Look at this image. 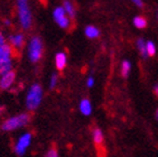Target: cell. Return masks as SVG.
I'll return each instance as SVG.
<instances>
[{
  "label": "cell",
  "instance_id": "cell-1",
  "mask_svg": "<svg viewBox=\"0 0 158 157\" xmlns=\"http://www.w3.org/2000/svg\"><path fill=\"white\" fill-rule=\"evenodd\" d=\"M17 9H18L21 27L26 30L29 29L31 27V24H33V17H31V12L27 1H24V0L17 1Z\"/></svg>",
  "mask_w": 158,
  "mask_h": 157
},
{
  "label": "cell",
  "instance_id": "cell-2",
  "mask_svg": "<svg viewBox=\"0 0 158 157\" xmlns=\"http://www.w3.org/2000/svg\"><path fill=\"white\" fill-rule=\"evenodd\" d=\"M43 98V89L40 84H33L26 97V107L29 110H35L40 104Z\"/></svg>",
  "mask_w": 158,
  "mask_h": 157
},
{
  "label": "cell",
  "instance_id": "cell-3",
  "mask_svg": "<svg viewBox=\"0 0 158 157\" xmlns=\"http://www.w3.org/2000/svg\"><path fill=\"white\" fill-rule=\"evenodd\" d=\"M29 120H31L29 113H20V115L9 118L8 120L5 121L1 126V129L5 130V131H11V130H15L17 128L26 126L29 122Z\"/></svg>",
  "mask_w": 158,
  "mask_h": 157
},
{
  "label": "cell",
  "instance_id": "cell-4",
  "mask_svg": "<svg viewBox=\"0 0 158 157\" xmlns=\"http://www.w3.org/2000/svg\"><path fill=\"white\" fill-rule=\"evenodd\" d=\"M43 55V43L40 37H33L29 43L28 49V56L33 63H36L40 60Z\"/></svg>",
  "mask_w": 158,
  "mask_h": 157
},
{
  "label": "cell",
  "instance_id": "cell-5",
  "mask_svg": "<svg viewBox=\"0 0 158 157\" xmlns=\"http://www.w3.org/2000/svg\"><path fill=\"white\" fill-rule=\"evenodd\" d=\"M31 133H27V134H24L20 138L17 140L15 145V153L18 156H23L25 154V151L26 149L28 148V146L31 145Z\"/></svg>",
  "mask_w": 158,
  "mask_h": 157
},
{
  "label": "cell",
  "instance_id": "cell-6",
  "mask_svg": "<svg viewBox=\"0 0 158 157\" xmlns=\"http://www.w3.org/2000/svg\"><path fill=\"white\" fill-rule=\"evenodd\" d=\"M55 21L57 23V25L62 28H69L70 26V19L66 16V12L64 10L63 7H56L53 12Z\"/></svg>",
  "mask_w": 158,
  "mask_h": 157
},
{
  "label": "cell",
  "instance_id": "cell-7",
  "mask_svg": "<svg viewBox=\"0 0 158 157\" xmlns=\"http://www.w3.org/2000/svg\"><path fill=\"white\" fill-rule=\"evenodd\" d=\"M15 78H16V73L14 72V71L2 75L1 78H0V89H1V90L9 89L12 85V83L15 82Z\"/></svg>",
  "mask_w": 158,
  "mask_h": 157
},
{
  "label": "cell",
  "instance_id": "cell-8",
  "mask_svg": "<svg viewBox=\"0 0 158 157\" xmlns=\"http://www.w3.org/2000/svg\"><path fill=\"white\" fill-rule=\"evenodd\" d=\"M11 56H12V49L11 46L9 45H5L0 49V65L3 63H7L11 61Z\"/></svg>",
  "mask_w": 158,
  "mask_h": 157
},
{
  "label": "cell",
  "instance_id": "cell-9",
  "mask_svg": "<svg viewBox=\"0 0 158 157\" xmlns=\"http://www.w3.org/2000/svg\"><path fill=\"white\" fill-rule=\"evenodd\" d=\"M66 63H67V57H66V54L61 52V53H57L56 56H55V65H56V69L58 71H63L66 66Z\"/></svg>",
  "mask_w": 158,
  "mask_h": 157
},
{
  "label": "cell",
  "instance_id": "cell-10",
  "mask_svg": "<svg viewBox=\"0 0 158 157\" xmlns=\"http://www.w3.org/2000/svg\"><path fill=\"white\" fill-rule=\"evenodd\" d=\"M9 42L12 47H15V49H21V47L24 46V42H25L24 35H23V34L11 35V36L9 37Z\"/></svg>",
  "mask_w": 158,
  "mask_h": 157
},
{
  "label": "cell",
  "instance_id": "cell-11",
  "mask_svg": "<svg viewBox=\"0 0 158 157\" xmlns=\"http://www.w3.org/2000/svg\"><path fill=\"white\" fill-rule=\"evenodd\" d=\"M92 136H93V140H94V144H95V146H97V149L102 147L104 138H103V134H102L100 128H94Z\"/></svg>",
  "mask_w": 158,
  "mask_h": 157
},
{
  "label": "cell",
  "instance_id": "cell-12",
  "mask_svg": "<svg viewBox=\"0 0 158 157\" xmlns=\"http://www.w3.org/2000/svg\"><path fill=\"white\" fill-rule=\"evenodd\" d=\"M80 111L82 112V115L84 116H90L92 111V106L91 102L89 99H83L80 102Z\"/></svg>",
  "mask_w": 158,
  "mask_h": 157
},
{
  "label": "cell",
  "instance_id": "cell-13",
  "mask_svg": "<svg viewBox=\"0 0 158 157\" xmlns=\"http://www.w3.org/2000/svg\"><path fill=\"white\" fill-rule=\"evenodd\" d=\"M63 8L67 15L70 16V18H75V8H74L73 3L71 2V1H64Z\"/></svg>",
  "mask_w": 158,
  "mask_h": 157
},
{
  "label": "cell",
  "instance_id": "cell-14",
  "mask_svg": "<svg viewBox=\"0 0 158 157\" xmlns=\"http://www.w3.org/2000/svg\"><path fill=\"white\" fill-rule=\"evenodd\" d=\"M85 35L89 38H97L100 36V30L94 26H88L85 28Z\"/></svg>",
  "mask_w": 158,
  "mask_h": 157
},
{
  "label": "cell",
  "instance_id": "cell-15",
  "mask_svg": "<svg viewBox=\"0 0 158 157\" xmlns=\"http://www.w3.org/2000/svg\"><path fill=\"white\" fill-rule=\"evenodd\" d=\"M134 25L139 29H143L147 26V20L143 16H136L134 18Z\"/></svg>",
  "mask_w": 158,
  "mask_h": 157
},
{
  "label": "cell",
  "instance_id": "cell-16",
  "mask_svg": "<svg viewBox=\"0 0 158 157\" xmlns=\"http://www.w3.org/2000/svg\"><path fill=\"white\" fill-rule=\"evenodd\" d=\"M137 46H138V49H139L140 54L143 56V58H146L148 55H147V49H146V43L143 40V38H139L137 40Z\"/></svg>",
  "mask_w": 158,
  "mask_h": 157
},
{
  "label": "cell",
  "instance_id": "cell-17",
  "mask_svg": "<svg viewBox=\"0 0 158 157\" xmlns=\"http://www.w3.org/2000/svg\"><path fill=\"white\" fill-rule=\"evenodd\" d=\"M130 70H131V64L129 61H123L122 62V65H121V75L123 78H128L129 75V73H130Z\"/></svg>",
  "mask_w": 158,
  "mask_h": 157
},
{
  "label": "cell",
  "instance_id": "cell-18",
  "mask_svg": "<svg viewBox=\"0 0 158 157\" xmlns=\"http://www.w3.org/2000/svg\"><path fill=\"white\" fill-rule=\"evenodd\" d=\"M12 71V62L9 61V62H7V63H3L0 65V75L2 76L7 73H9Z\"/></svg>",
  "mask_w": 158,
  "mask_h": 157
},
{
  "label": "cell",
  "instance_id": "cell-19",
  "mask_svg": "<svg viewBox=\"0 0 158 157\" xmlns=\"http://www.w3.org/2000/svg\"><path fill=\"white\" fill-rule=\"evenodd\" d=\"M146 49H147V55H149V56H154L156 54V46L152 42L146 43Z\"/></svg>",
  "mask_w": 158,
  "mask_h": 157
},
{
  "label": "cell",
  "instance_id": "cell-20",
  "mask_svg": "<svg viewBox=\"0 0 158 157\" xmlns=\"http://www.w3.org/2000/svg\"><path fill=\"white\" fill-rule=\"evenodd\" d=\"M45 157H58L57 149H56L55 147H52L48 151H47V153H46Z\"/></svg>",
  "mask_w": 158,
  "mask_h": 157
},
{
  "label": "cell",
  "instance_id": "cell-21",
  "mask_svg": "<svg viewBox=\"0 0 158 157\" xmlns=\"http://www.w3.org/2000/svg\"><path fill=\"white\" fill-rule=\"evenodd\" d=\"M56 83H57V75H56V74H53L52 78H51V82H49V88L54 89Z\"/></svg>",
  "mask_w": 158,
  "mask_h": 157
},
{
  "label": "cell",
  "instance_id": "cell-22",
  "mask_svg": "<svg viewBox=\"0 0 158 157\" xmlns=\"http://www.w3.org/2000/svg\"><path fill=\"white\" fill-rule=\"evenodd\" d=\"M5 45H6V38H5V36L2 35V33L0 32V49Z\"/></svg>",
  "mask_w": 158,
  "mask_h": 157
},
{
  "label": "cell",
  "instance_id": "cell-23",
  "mask_svg": "<svg viewBox=\"0 0 158 157\" xmlns=\"http://www.w3.org/2000/svg\"><path fill=\"white\" fill-rule=\"evenodd\" d=\"M86 83H88L89 88H92V87H93V84H94V80H93V78H89L88 81H86Z\"/></svg>",
  "mask_w": 158,
  "mask_h": 157
},
{
  "label": "cell",
  "instance_id": "cell-24",
  "mask_svg": "<svg viewBox=\"0 0 158 157\" xmlns=\"http://www.w3.org/2000/svg\"><path fill=\"white\" fill-rule=\"evenodd\" d=\"M134 3L137 7H139V8H143V1H140V0H134Z\"/></svg>",
  "mask_w": 158,
  "mask_h": 157
},
{
  "label": "cell",
  "instance_id": "cell-25",
  "mask_svg": "<svg viewBox=\"0 0 158 157\" xmlns=\"http://www.w3.org/2000/svg\"><path fill=\"white\" fill-rule=\"evenodd\" d=\"M154 93L158 97V84H156L155 87H154Z\"/></svg>",
  "mask_w": 158,
  "mask_h": 157
},
{
  "label": "cell",
  "instance_id": "cell-26",
  "mask_svg": "<svg viewBox=\"0 0 158 157\" xmlns=\"http://www.w3.org/2000/svg\"><path fill=\"white\" fill-rule=\"evenodd\" d=\"M3 110H5V108H3V107H0V115H1V113H2V111Z\"/></svg>",
  "mask_w": 158,
  "mask_h": 157
},
{
  "label": "cell",
  "instance_id": "cell-27",
  "mask_svg": "<svg viewBox=\"0 0 158 157\" xmlns=\"http://www.w3.org/2000/svg\"><path fill=\"white\" fill-rule=\"evenodd\" d=\"M156 118L158 119V109H157V111H156Z\"/></svg>",
  "mask_w": 158,
  "mask_h": 157
},
{
  "label": "cell",
  "instance_id": "cell-28",
  "mask_svg": "<svg viewBox=\"0 0 158 157\" xmlns=\"http://www.w3.org/2000/svg\"><path fill=\"white\" fill-rule=\"evenodd\" d=\"M157 18H158V11H157Z\"/></svg>",
  "mask_w": 158,
  "mask_h": 157
}]
</instances>
